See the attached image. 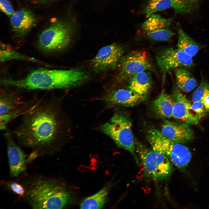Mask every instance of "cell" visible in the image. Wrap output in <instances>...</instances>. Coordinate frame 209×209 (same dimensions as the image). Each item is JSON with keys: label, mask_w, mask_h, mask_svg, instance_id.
Wrapping results in <instances>:
<instances>
[{"label": "cell", "mask_w": 209, "mask_h": 209, "mask_svg": "<svg viewBox=\"0 0 209 209\" xmlns=\"http://www.w3.org/2000/svg\"><path fill=\"white\" fill-rule=\"evenodd\" d=\"M21 117L11 131L21 145L39 155H51L58 151L66 132L59 100L38 99Z\"/></svg>", "instance_id": "1"}, {"label": "cell", "mask_w": 209, "mask_h": 209, "mask_svg": "<svg viewBox=\"0 0 209 209\" xmlns=\"http://www.w3.org/2000/svg\"><path fill=\"white\" fill-rule=\"evenodd\" d=\"M18 181L25 190L21 198L32 208L62 209L69 202L70 195L65 185L53 176L26 174Z\"/></svg>", "instance_id": "2"}, {"label": "cell", "mask_w": 209, "mask_h": 209, "mask_svg": "<svg viewBox=\"0 0 209 209\" xmlns=\"http://www.w3.org/2000/svg\"><path fill=\"white\" fill-rule=\"evenodd\" d=\"M88 74L81 69L68 70L41 68L33 71L18 80L6 79L3 86L27 91L64 89L79 86L87 81Z\"/></svg>", "instance_id": "3"}, {"label": "cell", "mask_w": 209, "mask_h": 209, "mask_svg": "<svg viewBox=\"0 0 209 209\" xmlns=\"http://www.w3.org/2000/svg\"><path fill=\"white\" fill-rule=\"evenodd\" d=\"M146 139L154 150L167 157L173 165L183 170L190 162L192 157L189 149L182 143L168 139L160 131L153 127L146 132Z\"/></svg>", "instance_id": "4"}, {"label": "cell", "mask_w": 209, "mask_h": 209, "mask_svg": "<svg viewBox=\"0 0 209 209\" xmlns=\"http://www.w3.org/2000/svg\"><path fill=\"white\" fill-rule=\"evenodd\" d=\"M130 118L125 114L115 113L100 127V130L110 137L119 147L126 150L132 155L137 165L140 162L136 154L135 142L131 130Z\"/></svg>", "instance_id": "5"}, {"label": "cell", "mask_w": 209, "mask_h": 209, "mask_svg": "<svg viewBox=\"0 0 209 209\" xmlns=\"http://www.w3.org/2000/svg\"><path fill=\"white\" fill-rule=\"evenodd\" d=\"M135 144L136 153L145 176L158 181L168 179L173 170V164L169 158L141 143L136 142Z\"/></svg>", "instance_id": "6"}, {"label": "cell", "mask_w": 209, "mask_h": 209, "mask_svg": "<svg viewBox=\"0 0 209 209\" xmlns=\"http://www.w3.org/2000/svg\"><path fill=\"white\" fill-rule=\"evenodd\" d=\"M72 31L66 23L60 21L51 24L40 34L37 45L39 49L46 53L62 51L70 44Z\"/></svg>", "instance_id": "7"}, {"label": "cell", "mask_w": 209, "mask_h": 209, "mask_svg": "<svg viewBox=\"0 0 209 209\" xmlns=\"http://www.w3.org/2000/svg\"><path fill=\"white\" fill-rule=\"evenodd\" d=\"M36 98L24 100L18 93L2 90L0 96V128L7 129L8 124L14 118L21 116L38 100Z\"/></svg>", "instance_id": "8"}, {"label": "cell", "mask_w": 209, "mask_h": 209, "mask_svg": "<svg viewBox=\"0 0 209 209\" xmlns=\"http://www.w3.org/2000/svg\"><path fill=\"white\" fill-rule=\"evenodd\" d=\"M118 65L116 79L118 82L129 80L135 74L152 67L148 56L145 52L131 51L122 56Z\"/></svg>", "instance_id": "9"}, {"label": "cell", "mask_w": 209, "mask_h": 209, "mask_svg": "<svg viewBox=\"0 0 209 209\" xmlns=\"http://www.w3.org/2000/svg\"><path fill=\"white\" fill-rule=\"evenodd\" d=\"M156 63L162 73L163 82L167 73L172 69L180 68H190L193 65L192 57L182 49L168 47L163 49L157 53Z\"/></svg>", "instance_id": "10"}, {"label": "cell", "mask_w": 209, "mask_h": 209, "mask_svg": "<svg viewBox=\"0 0 209 209\" xmlns=\"http://www.w3.org/2000/svg\"><path fill=\"white\" fill-rule=\"evenodd\" d=\"M124 51L123 47L114 43L102 47L91 60V69L97 73L112 69L117 65Z\"/></svg>", "instance_id": "11"}, {"label": "cell", "mask_w": 209, "mask_h": 209, "mask_svg": "<svg viewBox=\"0 0 209 209\" xmlns=\"http://www.w3.org/2000/svg\"><path fill=\"white\" fill-rule=\"evenodd\" d=\"M170 18L153 14L141 25L143 32L149 38L158 41L169 40L175 34L170 29L172 22Z\"/></svg>", "instance_id": "12"}, {"label": "cell", "mask_w": 209, "mask_h": 209, "mask_svg": "<svg viewBox=\"0 0 209 209\" xmlns=\"http://www.w3.org/2000/svg\"><path fill=\"white\" fill-rule=\"evenodd\" d=\"M6 140L10 169L12 178L18 177L26 169L28 156L16 143L12 132L7 131L4 134Z\"/></svg>", "instance_id": "13"}, {"label": "cell", "mask_w": 209, "mask_h": 209, "mask_svg": "<svg viewBox=\"0 0 209 209\" xmlns=\"http://www.w3.org/2000/svg\"><path fill=\"white\" fill-rule=\"evenodd\" d=\"M146 98L147 95H140L129 89L119 88L107 90L101 99L110 107H133L144 101Z\"/></svg>", "instance_id": "14"}, {"label": "cell", "mask_w": 209, "mask_h": 209, "mask_svg": "<svg viewBox=\"0 0 209 209\" xmlns=\"http://www.w3.org/2000/svg\"><path fill=\"white\" fill-rule=\"evenodd\" d=\"M170 95L173 103V117L189 124L199 122L201 118L192 113L194 112L192 109L191 102L176 85L173 86Z\"/></svg>", "instance_id": "15"}, {"label": "cell", "mask_w": 209, "mask_h": 209, "mask_svg": "<svg viewBox=\"0 0 209 209\" xmlns=\"http://www.w3.org/2000/svg\"><path fill=\"white\" fill-rule=\"evenodd\" d=\"M160 131L168 139L182 144L191 140L194 138L193 132L189 124L185 122L165 120Z\"/></svg>", "instance_id": "16"}, {"label": "cell", "mask_w": 209, "mask_h": 209, "mask_svg": "<svg viewBox=\"0 0 209 209\" xmlns=\"http://www.w3.org/2000/svg\"><path fill=\"white\" fill-rule=\"evenodd\" d=\"M12 31L17 36L25 35L35 25L36 19L34 15L26 9L15 11L10 16Z\"/></svg>", "instance_id": "17"}, {"label": "cell", "mask_w": 209, "mask_h": 209, "mask_svg": "<svg viewBox=\"0 0 209 209\" xmlns=\"http://www.w3.org/2000/svg\"><path fill=\"white\" fill-rule=\"evenodd\" d=\"M173 103L171 95L162 92L153 102L152 108L158 116L164 118L172 117Z\"/></svg>", "instance_id": "18"}, {"label": "cell", "mask_w": 209, "mask_h": 209, "mask_svg": "<svg viewBox=\"0 0 209 209\" xmlns=\"http://www.w3.org/2000/svg\"><path fill=\"white\" fill-rule=\"evenodd\" d=\"M176 85L181 91L189 92L196 87L197 82L192 74L185 68L180 67L174 69Z\"/></svg>", "instance_id": "19"}, {"label": "cell", "mask_w": 209, "mask_h": 209, "mask_svg": "<svg viewBox=\"0 0 209 209\" xmlns=\"http://www.w3.org/2000/svg\"><path fill=\"white\" fill-rule=\"evenodd\" d=\"M128 89L139 94L147 95L151 85V78L146 71L135 74L129 80Z\"/></svg>", "instance_id": "20"}, {"label": "cell", "mask_w": 209, "mask_h": 209, "mask_svg": "<svg viewBox=\"0 0 209 209\" xmlns=\"http://www.w3.org/2000/svg\"><path fill=\"white\" fill-rule=\"evenodd\" d=\"M110 185L104 186L94 194L84 199L80 203L81 209H101L107 201Z\"/></svg>", "instance_id": "21"}, {"label": "cell", "mask_w": 209, "mask_h": 209, "mask_svg": "<svg viewBox=\"0 0 209 209\" xmlns=\"http://www.w3.org/2000/svg\"><path fill=\"white\" fill-rule=\"evenodd\" d=\"M178 38L177 46L192 57L195 56L201 46L181 28L177 30Z\"/></svg>", "instance_id": "22"}, {"label": "cell", "mask_w": 209, "mask_h": 209, "mask_svg": "<svg viewBox=\"0 0 209 209\" xmlns=\"http://www.w3.org/2000/svg\"><path fill=\"white\" fill-rule=\"evenodd\" d=\"M202 0H170L176 13L184 15L197 9Z\"/></svg>", "instance_id": "23"}, {"label": "cell", "mask_w": 209, "mask_h": 209, "mask_svg": "<svg viewBox=\"0 0 209 209\" xmlns=\"http://www.w3.org/2000/svg\"><path fill=\"white\" fill-rule=\"evenodd\" d=\"M172 8L170 0H148L144 12L146 18L154 13Z\"/></svg>", "instance_id": "24"}, {"label": "cell", "mask_w": 209, "mask_h": 209, "mask_svg": "<svg viewBox=\"0 0 209 209\" xmlns=\"http://www.w3.org/2000/svg\"><path fill=\"white\" fill-rule=\"evenodd\" d=\"M0 60L2 62L12 60H19L33 62L38 61L35 59L24 55L10 48L7 45L1 44Z\"/></svg>", "instance_id": "25"}, {"label": "cell", "mask_w": 209, "mask_h": 209, "mask_svg": "<svg viewBox=\"0 0 209 209\" xmlns=\"http://www.w3.org/2000/svg\"><path fill=\"white\" fill-rule=\"evenodd\" d=\"M209 88V83L205 79H202L199 86L193 92L191 98L192 102L202 101L206 90Z\"/></svg>", "instance_id": "26"}, {"label": "cell", "mask_w": 209, "mask_h": 209, "mask_svg": "<svg viewBox=\"0 0 209 209\" xmlns=\"http://www.w3.org/2000/svg\"><path fill=\"white\" fill-rule=\"evenodd\" d=\"M5 183L7 188L20 197L21 198L24 195L25 193L24 188L18 181H9L6 182Z\"/></svg>", "instance_id": "27"}, {"label": "cell", "mask_w": 209, "mask_h": 209, "mask_svg": "<svg viewBox=\"0 0 209 209\" xmlns=\"http://www.w3.org/2000/svg\"><path fill=\"white\" fill-rule=\"evenodd\" d=\"M191 108L193 111L200 118L207 111L202 101L193 102L191 104Z\"/></svg>", "instance_id": "28"}, {"label": "cell", "mask_w": 209, "mask_h": 209, "mask_svg": "<svg viewBox=\"0 0 209 209\" xmlns=\"http://www.w3.org/2000/svg\"><path fill=\"white\" fill-rule=\"evenodd\" d=\"M0 8L2 12L9 16L15 12L12 5L8 0H0Z\"/></svg>", "instance_id": "29"}, {"label": "cell", "mask_w": 209, "mask_h": 209, "mask_svg": "<svg viewBox=\"0 0 209 209\" xmlns=\"http://www.w3.org/2000/svg\"><path fill=\"white\" fill-rule=\"evenodd\" d=\"M202 101L207 111H209V88L206 91Z\"/></svg>", "instance_id": "30"}, {"label": "cell", "mask_w": 209, "mask_h": 209, "mask_svg": "<svg viewBox=\"0 0 209 209\" xmlns=\"http://www.w3.org/2000/svg\"><path fill=\"white\" fill-rule=\"evenodd\" d=\"M46 0L49 2H53L54 1H56L57 0Z\"/></svg>", "instance_id": "31"}]
</instances>
